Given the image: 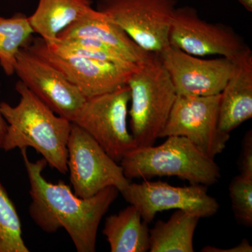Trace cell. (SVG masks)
<instances>
[{"label":"cell","instance_id":"1","mask_svg":"<svg viewBox=\"0 0 252 252\" xmlns=\"http://www.w3.org/2000/svg\"><path fill=\"white\" fill-rule=\"evenodd\" d=\"M29 180L32 198L29 214L34 223L46 233L64 228L79 252H94L102 217L120 193L109 187L89 198L78 197L63 181L48 182L42 175L45 159L32 162L26 149H21Z\"/></svg>","mask_w":252,"mask_h":252},{"label":"cell","instance_id":"2","mask_svg":"<svg viewBox=\"0 0 252 252\" xmlns=\"http://www.w3.org/2000/svg\"><path fill=\"white\" fill-rule=\"evenodd\" d=\"M16 90L21 96L17 105L0 103L7 125L3 150L31 147L50 167L67 173V142L72 123L53 112L20 80Z\"/></svg>","mask_w":252,"mask_h":252},{"label":"cell","instance_id":"3","mask_svg":"<svg viewBox=\"0 0 252 252\" xmlns=\"http://www.w3.org/2000/svg\"><path fill=\"white\" fill-rule=\"evenodd\" d=\"M128 180L177 177L190 185L211 186L221 177L215 159L200 152L182 136L172 135L158 146L137 147L121 160Z\"/></svg>","mask_w":252,"mask_h":252},{"label":"cell","instance_id":"4","mask_svg":"<svg viewBox=\"0 0 252 252\" xmlns=\"http://www.w3.org/2000/svg\"><path fill=\"white\" fill-rule=\"evenodd\" d=\"M130 88L131 134L137 147L154 145L163 130L177 92L160 54L137 64L127 81Z\"/></svg>","mask_w":252,"mask_h":252},{"label":"cell","instance_id":"5","mask_svg":"<svg viewBox=\"0 0 252 252\" xmlns=\"http://www.w3.org/2000/svg\"><path fill=\"white\" fill-rule=\"evenodd\" d=\"M128 86L86 99L73 124L94 137L116 162L137 147L127 128Z\"/></svg>","mask_w":252,"mask_h":252},{"label":"cell","instance_id":"6","mask_svg":"<svg viewBox=\"0 0 252 252\" xmlns=\"http://www.w3.org/2000/svg\"><path fill=\"white\" fill-rule=\"evenodd\" d=\"M67 164L74 193L80 198H91L109 187L121 192L130 184L122 165L73 123L67 142Z\"/></svg>","mask_w":252,"mask_h":252},{"label":"cell","instance_id":"7","mask_svg":"<svg viewBox=\"0 0 252 252\" xmlns=\"http://www.w3.org/2000/svg\"><path fill=\"white\" fill-rule=\"evenodd\" d=\"M177 0H98L97 10L125 32L140 48L160 54L168 34Z\"/></svg>","mask_w":252,"mask_h":252},{"label":"cell","instance_id":"8","mask_svg":"<svg viewBox=\"0 0 252 252\" xmlns=\"http://www.w3.org/2000/svg\"><path fill=\"white\" fill-rule=\"evenodd\" d=\"M220 94L208 96L177 95L166 124L159 136H182L207 157L221 154L230 134L219 126Z\"/></svg>","mask_w":252,"mask_h":252},{"label":"cell","instance_id":"9","mask_svg":"<svg viewBox=\"0 0 252 252\" xmlns=\"http://www.w3.org/2000/svg\"><path fill=\"white\" fill-rule=\"evenodd\" d=\"M26 49L49 63L77 87L86 98L112 92L127 84L134 69L97 61L51 47L41 37Z\"/></svg>","mask_w":252,"mask_h":252},{"label":"cell","instance_id":"10","mask_svg":"<svg viewBox=\"0 0 252 252\" xmlns=\"http://www.w3.org/2000/svg\"><path fill=\"white\" fill-rule=\"evenodd\" d=\"M168 45L198 57L220 56L234 61L248 47L231 28L207 22L191 6L177 7L172 16Z\"/></svg>","mask_w":252,"mask_h":252},{"label":"cell","instance_id":"11","mask_svg":"<svg viewBox=\"0 0 252 252\" xmlns=\"http://www.w3.org/2000/svg\"><path fill=\"white\" fill-rule=\"evenodd\" d=\"M124 199L140 212L146 223L153 221L158 212L184 210L200 219L216 215L220 204L207 194L206 186L174 187L161 181L130 183L120 192Z\"/></svg>","mask_w":252,"mask_h":252},{"label":"cell","instance_id":"12","mask_svg":"<svg viewBox=\"0 0 252 252\" xmlns=\"http://www.w3.org/2000/svg\"><path fill=\"white\" fill-rule=\"evenodd\" d=\"M15 74L53 112L70 122L87 99L59 70L26 48L18 51Z\"/></svg>","mask_w":252,"mask_h":252},{"label":"cell","instance_id":"13","mask_svg":"<svg viewBox=\"0 0 252 252\" xmlns=\"http://www.w3.org/2000/svg\"><path fill=\"white\" fill-rule=\"evenodd\" d=\"M160 57L177 95L220 94L235 67L234 63L226 58L205 59L170 45L162 50Z\"/></svg>","mask_w":252,"mask_h":252},{"label":"cell","instance_id":"14","mask_svg":"<svg viewBox=\"0 0 252 252\" xmlns=\"http://www.w3.org/2000/svg\"><path fill=\"white\" fill-rule=\"evenodd\" d=\"M220 93L219 126L229 133L252 117V53L247 48Z\"/></svg>","mask_w":252,"mask_h":252},{"label":"cell","instance_id":"15","mask_svg":"<svg viewBox=\"0 0 252 252\" xmlns=\"http://www.w3.org/2000/svg\"><path fill=\"white\" fill-rule=\"evenodd\" d=\"M72 37H87L102 41L135 64L144 62L155 54L140 48L118 25L94 7L65 28L57 39Z\"/></svg>","mask_w":252,"mask_h":252},{"label":"cell","instance_id":"16","mask_svg":"<svg viewBox=\"0 0 252 252\" xmlns=\"http://www.w3.org/2000/svg\"><path fill=\"white\" fill-rule=\"evenodd\" d=\"M92 4V0H39L28 19L34 32L46 43H51L93 7Z\"/></svg>","mask_w":252,"mask_h":252},{"label":"cell","instance_id":"17","mask_svg":"<svg viewBox=\"0 0 252 252\" xmlns=\"http://www.w3.org/2000/svg\"><path fill=\"white\" fill-rule=\"evenodd\" d=\"M102 233L112 252L149 251L148 223L142 220L140 212L134 205L107 217Z\"/></svg>","mask_w":252,"mask_h":252},{"label":"cell","instance_id":"18","mask_svg":"<svg viewBox=\"0 0 252 252\" xmlns=\"http://www.w3.org/2000/svg\"><path fill=\"white\" fill-rule=\"evenodd\" d=\"M200 217L176 210L167 221L158 220L149 230L150 252H193V237Z\"/></svg>","mask_w":252,"mask_h":252},{"label":"cell","instance_id":"19","mask_svg":"<svg viewBox=\"0 0 252 252\" xmlns=\"http://www.w3.org/2000/svg\"><path fill=\"white\" fill-rule=\"evenodd\" d=\"M34 34L26 15L17 13L6 18L0 16V66L5 74H15L18 51L26 48Z\"/></svg>","mask_w":252,"mask_h":252},{"label":"cell","instance_id":"20","mask_svg":"<svg viewBox=\"0 0 252 252\" xmlns=\"http://www.w3.org/2000/svg\"><path fill=\"white\" fill-rule=\"evenodd\" d=\"M46 44L51 47L62 50L66 52L89 59L113 63L127 69H135L138 64L129 61L122 53L108 44L91 38L56 39L53 42Z\"/></svg>","mask_w":252,"mask_h":252},{"label":"cell","instance_id":"21","mask_svg":"<svg viewBox=\"0 0 252 252\" xmlns=\"http://www.w3.org/2000/svg\"><path fill=\"white\" fill-rule=\"evenodd\" d=\"M21 222L9 194L0 182V252H29Z\"/></svg>","mask_w":252,"mask_h":252},{"label":"cell","instance_id":"22","mask_svg":"<svg viewBox=\"0 0 252 252\" xmlns=\"http://www.w3.org/2000/svg\"><path fill=\"white\" fill-rule=\"evenodd\" d=\"M232 210L240 224L252 226V178L238 175L229 185Z\"/></svg>","mask_w":252,"mask_h":252},{"label":"cell","instance_id":"23","mask_svg":"<svg viewBox=\"0 0 252 252\" xmlns=\"http://www.w3.org/2000/svg\"><path fill=\"white\" fill-rule=\"evenodd\" d=\"M240 175L252 178V131H248L242 142L241 152L238 159Z\"/></svg>","mask_w":252,"mask_h":252},{"label":"cell","instance_id":"24","mask_svg":"<svg viewBox=\"0 0 252 252\" xmlns=\"http://www.w3.org/2000/svg\"><path fill=\"white\" fill-rule=\"evenodd\" d=\"M202 252H252V245L247 239H243L237 246L230 249H220L215 247L207 246L203 248Z\"/></svg>","mask_w":252,"mask_h":252},{"label":"cell","instance_id":"25","mask_svg":"<svg viewBox=\"0 0 252 252\" xmlns=\"http://www.w3.org/2000/svg\"><path fill=\"white\" fill-rule=\"evenodd\" d=\"M0 87H1V83H0ZM6 126L7 125H6V123L5 122L2 114H1V109H0V149H2L5 134H6Z\"/></svg>","mask_w":252,"mask_h":252},{"label":"cell","instance_id":"26","mask_svg":"<svg viewBox=\"0 0 252 252\" xmlns=\"http://www.w3.org/2000/svg\"><path fill=\"white\" fill-rule=\"evenodd\" d=\"M248 11H252V0H238Z\"/></svg>","mask_w":252,"mask_h":252}]
</instances>
